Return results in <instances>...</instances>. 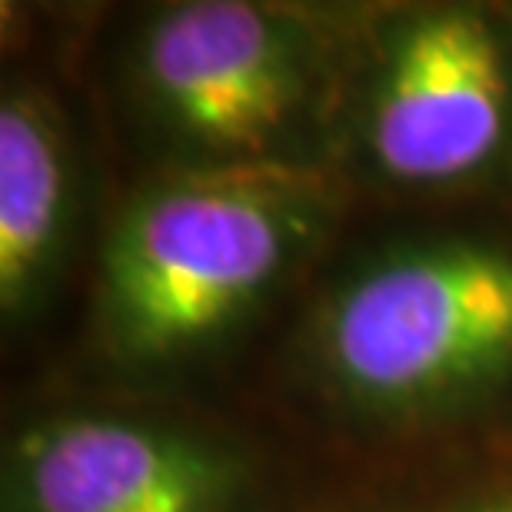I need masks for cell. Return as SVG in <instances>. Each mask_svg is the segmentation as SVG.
I'll list each match as a JSON object with an SVG mask.
<instances>
[{
    "label": "cell",
    "mask_w": 512,
    "mask_h": 512,
    "mask_svg": "<svg viewBox=\"0 0 512 512\" xmlns=\"http://www.w3.org/2000/svg\"><path fill=\"white\" fill-rule=\"evenodd\" d=\"M350 197L333 167H160L100 247L97 356L130 380H160L217 353L306 273Z\"/></svg>",
    "instance_id": "cell-1"
},
{
    "label": "cell",
    "mask_w": 512,
    "mask_h": 512,
    "mask_svg": "<svg viewBox=\"0 0 512 512\" xmlns=\"http://www.w3.org/2000/svg\"><path fill=\"white\" fill-rule=\"evenodd\" d=\"M290 373L330 433H423L512 406V240L446 230L343 263L313 293Z\"/></svg>",
    "instance_id": "cell-2"
},
{
    "label": "cell",
    "mask_w": 512,
    "mask_h": 512,
    "mask_svg": "<svg viewBox=\"0 0 512 512\" xmlns=\"http://www.w3.org/2000/svg\"><path fill=\"white\" fill-rule=\"evenodd\" d=\"M360 4L170 0L137 20L124 84L163 170L333 167Z\"/></svg>",
    "instance_id": "cell-3"
},
{
    "label": "cell",
    "mask_w": 512,
    "mask_h": 512,
    "mask_svg": "<svg viewBox=\"0 0 512 512\" xmlns=\"http://www.w3.org/2000/svg\"><path fill=\"white\" fill-rule=\"evenodd\" d=\"M333 170L399 197L512 180V4H360Z\"/></svg>",
    "instance_id": "cell-4"
},
{
    "label": "cell",
    "mask_w": 512,
    "mask_h": 512,
    "mask_svg": "<svg viewBox=\"0 0 512 512\" xmlns=\"http://www.w3.org/2000/svg\"><path fill=\"white\" fill-rule=\"evenodd\" d=\"M290 456L150 396L37 409L4 443L0 512H270Z\"/></svg>",
    "instance_id": "cell-5"
},
{
    "label": "cell",
    "mask_w": 512,
    "mask_h": 512,
    "mask_svg": "<svg viewBox=\"0 0 512 512\" xmlns=\"http://www.w3.org/2000/svg\"><path fill=\"white\" fill-rule=\"evenodd\" d=\"M270 512H512V406L423 433H330Z\"/></svg>",
    "instance_id": "cell-6"
},
{
    "label": "cell",
    "mask_w": 512,
    "mask_h": 512,
    "mask_svg": "<svg viewBox=\"0 0 512 512\" xmlns=\"http://www.w3.org/2000/svg\"><path fill=\"white\" fill-rule=\"evenodd\" d=\"M80 210L77 143L57 97L30 77L0 90V316L17 330L50 300Z\"/></svg>",
    "instance_id": "cell-7"
}]
</instances>
